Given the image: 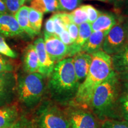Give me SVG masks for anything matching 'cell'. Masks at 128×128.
<instances>
[{"instance_id": "obj_1", "label": "cell", "mask_w": 128, "mask_h": 128, "mask_svg": "<svg viewBox=\"0 0 128 128\" xmlns=\"http://www.w3.org/2000/svg\"><path fill=\"white\" fill-rule=\"evenodd\" d=\"M48 78V88L53 100L62 106L72 104L80 85L74 68L72 58L55 64Z\"/></svg>"}, {"instance_id": "obj_2", "label": "cell", "mask_w": 128, "mask_h": 128, "mask_svg": "<svg viewBox=\"0 0 128 128\" xmlns=\"http://www.w3.org/2000/svg\"><path fill=\"white\" fill-rule=\"evenodd\" d=\"M92 62L86 79L80 85L72 105L89 108L94 90L114 71L111 56L103 50L92 54Z\"/></svg>"}, {"instance_id": "obj_3", "label": "cell", "mask_w": 128, "mask_h": 128, "mask_svg": "<svg viewBox=\"0 0 128 128\" xmlns=\"http://www.w3.org/2000/svg\"><path fill=\"white\" fill-rule=\"evenodd\" d=\"M119 75L114 71L96 88L92 94L89 108L99 120L119 119L118 102L120 95Z\"/></svg>"}, {"instance_id": "obj_4", "label": "cell", "mask_w": 128, "mask_h": 128, "mask_svg": "<svg viewBox=\"0 0 128 128\" xmlns=\"http://www.w3.org/2000/svg\"><path fill=\"white\" fill-rule=\"evenodd\" d=\"M44 77L39 72L21 76L17 81V92L20 103L32 109L40 103L46 88Z\"/></svg>"}, {"instance_id": "obj_5", "label": "cell", "mask_w": 128, "mask_h": 128, "mask_svg": "<svg viewBox=\"0 0 128 128\" xmlns=\"http://www.w3.org/2000/svg\"><path fill=\"white\" fill-rule=\"evenodd\" d=\"M34 124L38 128H71L65 112L48 102L39 107Z\"/></svg>"}, {"instance_id": "obj_6", "label": "cell", "mask_w": 128, "mask_h": 128, "mask_svg": "<svg viewBox=\"0 0 128 128\" xmlns=\"http://www.w3.org/2000/svg\"><path fill=\"white\" fill-rule=\"evenodd\" d=\"M65 112L71 128H100L98 119L88 108L72 105Z\"/></svg>"}, {"instance_id": "obj_7", "label": "cell", "mask_w": 128, "mask_h": 128, "mask_svg": "<svg viewBox=\"0 0 128 128\" xmlns=\"http://www.w3.org/2000/svg\"><path fill=\"white\" fill-rule=\"evenodd\" d=\"M128 44L123 21L119 20L106 36L102 46V50L112 56L119 52Z\"/></svg>"}, {"instance_id": "obj_8", "label": "cell", "mask_w": 128, "mask_h": 128, "mask_svg": "<svg viewBox=\"0 0 128 128\" xmlns=\"http://www.w3.org/2000/svg\"><path fill=\"white\" fill-rule=\"evenodd\" d=\"M44 40L46 52L55 64L71 56L70 46L64 44L56 34L44 35Z\"/></svg>"}, {"instance_id": "obj_9", "label": "cell", "mask_w": 128, "mask_h": 128, "mask_svg": "<svg viewBox=\"0 0 128 128\" xmlns=\"http://www.w3.org/2000/svg\"><path fill=\"white\" fill-rule=\"evenodd\" d=\"M17 80L12 72L0 73V107L10 104L16 92Z\"/></svg>"}, {"instance_id": "obj_10", "label": "cell", "mask_w": 128, "mask_h": 128, "mask_svg": "<svg viewBox=\"0 0 128 128\" xmlns=\"http://www.w3.org/2000/svg\"><path fill=\"white\" fill-rule=\"evenodd\" d=\"M39 60V73L44 77H49L54 70L55 63L50 60L46 52L44 40L39 38L36 39L33 44Z\"/></svg>"}, {"instance_id": "obj_11", "label": "cell", "mask_w": 128, "mask_h": 128, "mask_svg": "<svg viewBox=\"0 0 128 128\" xmlns=\"http://www.w3.org/2000/svg\"><path fill=\"white\" fill-rule=\"evenodd\" d=\"M24 33L14 15L0 12V34L6 37L21 36Z\"/></svg>"}, {"instance_id": "obj_12", "label": "cell", "mask_w": 128, "mask_h": 128, "mask_svg": "<svg viewBox=\"0 0 128 128\" xmlns=\"http://www.w3.org/2000/svg\"><path fill=\"white\" fill-rule=\"evenodd\" d=\"M92 55L80 52L72 58L74 68L78 81L81 84L86 79L92 62Z\"/></svg>"}, {"instance_id": "obj_13", "label": "cell", "mask_w": 128, "mask_h": 128, "mask_svg": "<svg viewBox=\"0 0 128 128\" xmlns=\"http://www.w3.org/2000/svg\"><path fill=\"white\" fill-rule=\"evenodd\" d=\"M110 30L104 32H92V34L81 48V52L92 55L102 50L104 40Z\"/></svg>"}, {"instance_id": "obj_14", "label": "cell", "mask_w": 128, "mask_h": 128, "mask_svg": "<svg viewBox=\"0 0 128 128\" xmlns=\"http://www.w3.org/2000/svg\"><path fill=\"white\" fill-rule=\"evenodd\" d=\"M18 119V110L16 105L0 107V128H12Z\"/></svg>"}, {"instance_id": "obj_15", "label": "cell", "mask_w": 128, "mask_h": 128, "mask_svg": "<svg viewBox=\"0 0 128 128\" xmlns=\"http://www.w3.org/2000/svg\"><path fill=\"white\" fill-rule=\"evenodd\" d=\"M24 70L28 74L39 72V64L38 55L33 44L26 48L23 57Z\"/></svg>"}, {"instance_id": "obj_16", "label": "cell", "mask_w": 128, "mask_h": 128, "mask_svg": "<svg viewBox=\"0 0 128 128\" xmlns=\"http://www.w3.org/2000/svg\"><path fill=\"white\" fill-rule=\"evenodd\" d=\"M118 20L116 16L111 12H101L95 22L92 24V32L108 31L116 24Z\"/></svg>"}, {"instance_id": "obj_17", "label": "cell", "mask_w": 128, "mask_h": 128, "mask_svg": "<svg viewBox=\"0 0 128 128\" xmlns=\"http://www.w3.org/2000/svg\"><path fill=\"white\" fill-rule=\"evenodd\" d=\"M79 32L77 39L71 45V56H74L77 53L81 52V48L86 41L92 33V24L88 22L83 23L78 26Z\"/></svg>"}, {"instance_id": "obj_18", "label": "cell", "mask_w": 128, "mask_h": 128, "mask_svg": "<svg viewBox=\"0 0 128 128\" xmlns=\"http://www.w3.org/2000/svg\"><path fill=\"white\" fill-rule=\"evenodd\" d=\"M113 70L119 75L128 72V44L118 54L112 56Z\"/></svg>"}, {"instance_id": "obj_19", "label": "cell", "mask_w": 128, "mask_h": 128, "mask_svg": "<svg viewBox=\"0 0 128 128\" xmlns=\"http://www.w3.org/2000/svg\"><path fill=\"white\" fill-rule=\"evenodd\" d=\"M30 7L26 6H23L16 12L14 17L18 22L19 26L24 32L27 33L28 36L33 38L36 36V33L32 29L30 25L28 20V12Z\"/></svg>"}, {"instance_id": "obj_20", "label": "cell", "mask_w": 128, "mask_h": 128, "mask_svg": "<svg viewBox=\"0 0 128 128\" xmlns=\"http://www.w3.org/2000/svg\"><path fill=\"white\" fill-rule=\"evenodd\" d=\"M30 7L43 14L58 12V0H32Z\"/></svg>"}, {"instance_id": "obj_21", "label": "cell", "mask_w": 128, "mask_h": 128, "mask_svg": "<svg viewBox=\"0 0 128 128\" xmlns=\"http://www.w3.org/2000/svg\"><path fill=\"white\" fill-rule=\"evenodd\" d=\"M44 14L30 7L28 12V20L30 25L32 29L34 30L36 34H39L42 26Z\"/></svg>"}, {"instance_id": "obj_22", "label": "cell", "mask_w": 128, "mask_h": 128, "mask_svg": "<svg viewBox=\"0 0 128 128\" xmlns=\"http://www.w3.org/2000/svg\"><path fill=\"white\" fill-rule=\"evenodd\" d=\"M118 113L120 120L128 122V93L124 92L118 99Z\"/></svg>"}, {"instance_id": "obj_23", "label": "cell", "mask_w": 128, "mask_h": 128, "mask_svg": "<svg viewBox=\"0 0 128 128\" xmlns=\"http://www.w3.org/2000/svg\"><path fill=\"white\" fill-rule=\"evenodd\" d=\"M82 0H58V12H71L79 7Z\"/></svg>"}, {"instance_id": "obj_24", "label": "cell", "mask_w": 128, "mask_h": 128, "mask_svg": "<svg viewBox=\"0 0 128 128\" xmlns=\"http://www.w3.org/2000/svg\"><path fill=\"white\" fill-rule=\"evenodd\" d=\"M70 14L72 21L76 25L79 26L83 23L88 22L87 14L81 6L76 8Z\"/></svg>"}, {"instance_id": "obj_25", "label": "cell", "mask_w": 128, "mask_h": 128, "mask_svg": "<svg viewBox=\"0 0 128 128\" xmlns=\"http://www.w3.org/2000/svg\"><path fill=\"white\" fill-rule=\"evenodd\" d=\"M100 128H128V122L118 119L105 120L102 122Z\"/></svg>"}, {"instance_id": "obj_26", "label": "cell", "mask_w": 128, "mask_h": 128, "mask_svg": "<svg viewBox=\"0 0 128 128\" xmlns=\"http://www.w3.org/2000/svg\"><path fill=\"white\" fill-rule=\"evenodd\" d=\"M0 54L11 58H16L17 56V53L10 47L6 42L4 36L1 34H0Z\"/></svg>"}, {"instance_id": "obj_27", "label": "cell", "mask_w": 128, "mask_h": 128, "mask_svg": "<svg viewBox=\"0 0 128 128\" xmlns=\"http://www.w3.org/2000/svg\"><path fill=\"white\" fill-rule=\"evenodd\" d=\"M10 14L14 15L27 0H2Z\"/></svg>"}, {"instance_id": "obj_28", "label": "cell", "mask_w": 128, "mask_h": 128, "mask_svg": "<svg viewBox=\"0 0 128 128\" xmlns=\"http://www.w3.org/2000/svg\"><path fill=\"white\" fill-rule=\"evenodd\" d=\"M81 7L87 14L88 23L90 24L94 23L98 18L101 12L100 11L96 9L92 5H83V6H81Z\"/></svg>"}, {"instance_id": "obj_29", "label": "cell", "mask_w": 128, "mask_h": 128, "mask_svg": "<svg viewBox=\"0 0 128 128\" xmlns=\"http://www.w3.org/2000/svg\"><path fill=\"white\" fill-rule=\"evenodd\" d=\"M14 65L8 57L0 54V73L12 72Z\"/></svg>"}, {"instance_id": "obj_30", "label": "cell", "mask_w": 128, "mask_h": 128, "mask_svg": "<svg viewBox=\"0 0 128 128\" xmlns=\"http://www.w3.org/2000/svg\"><path fill=\"white\" fill-rule=\"evenodd\" d=\"M53 20H54V30H55V34L56 36H59L65 30L64 23H62L61 19L60 18L59 12L54 14L52 16Z\"/></svg>"}, {"instance_id": "obj_31", "label": "cell", "mask_w": 128, "mask_h": 128, "mask_svg": "<svg viewBox=\"0 0 128 128\" xmlns=\"http://www.w3.org/2000/svg\"><path fill=\"white\" fill-rule=\"evenodd\" d=\"M12 128H38L34 123L28 118L22 116Z\"/></svg>"}, {"instance_id": "obj_32", "label": "cell", "mask_w": 128, "mask_h": 128, "mask_svg": "<svg viewBox=\"0 0 128 128\" xmlns=\"http://www.w3.org/2000/svg\"><path fill=\"white\" fill-rule=\"evenodd\" d=\"M67 31L68 32L71 39L74 42L76 40V39H77L78 36V32H79L78 26L76 25L75 23H72L68 26V28H67Z\"/></svg>"}, {"instance_id": "obj_33", "label": "cell", "mask_w": 128, "mask_h": 128, "mask_svg": "<svg viewBox=\"0 0 128 128\" xmlns=\"http://www.w3.org/2000/svg\"><path fill=\"white\" fill-rule=\"evenodd\" d=\"M55 34V30H54V20L52 17H51L49 19L46 20L45 25H44V35H52Z\"/></svg>"}, {"instance_id": "obj_34", "label": "cell", "mask_w": 128, "mask_h": 128, "mask_svg": "<svg viewBox=\"0 0 128 128\" xmlns=\"http://www.w3.org/2000/svg\"><path fill=\"white\" fill-rule=\"evenodd\" d=\"M59 14H60V18L61 19L62 23H64V27H65V29L67 30L68 26L71 23H73L72 21L70 14L68 13V12H59Z\"/></svg>"}, {"instance_id": "obj_35", "label": "cell", "mask_w": 128, "mask_h": 128, "mask_svg": "<svg viewBox=\"0 0 128 128\" xmlns=\"http://www.w3.org/2000/svg\"><path fill=\"white\" fill-rule=\"evenodd\" d=\"M58 37L60 38V40L67 46L71 45L74 43L73 40L71 39V37L70 36L68 32L66 30H64Z\"/></svg>"}, {"instance_id": "obj_36", "label": "cell", "mask_w": 128, "mask_h": 128, "mask_svg": "<svg viewBox=\"0 0 128 128\" xmlns=\"http://www.w3.org/2000/svg\"><path fill=\"white\" fill-rule=\"evenodd\" d=\"M125 0H113V6L116 12H121L122 8L124 6Z\"/></svg>"}, {"instance_id": "obj_37", "label": "cell", "mask_w": 128, "mask_h": 128, "mask_svg": "<svg viewBox=\"0 0 128 128\" xmlns=\"http://www.w3.org/2000/svg\"><path fill=\"white\" fill-rule=\"evenodd\" d=\"M120 12L124 16L128 17V0H125V2Z\"/></svg>"}, {"instance_id": "obj_38", "label": "cell", "mask_w": 128, "mask_h": 128, "mask_svg": "<svg viewBox=\"0 0 128 128\" xmlns=\"http://www.w3.org/2000/svg\"><path fill=\"white\" fill-rule=\"evenodd\" d=\"M0 12H8V11L6 7V4L3 2L2 0H0Z\"/></svg>"}, {"instance_id": "obj_39", "label": "cell", "mask_w": 128, "mask_h": 128, "mask_svg": "<svg viewBox=\"0 0 128 128\" xmlns=\"http://www.w3.org/2000/svg\"><path fill=\"white\" fill-rule=\"evenodd\" d=\"M123 25H124V28L125 31L126 38H127L128 42V18L126 19L125 21L123 22Z\"/></svg>"}, {"instance_id": "obj_40", "label": "cell", "mask_w": 128, "mask_h": 128, "mask_svg": "<svg viewBox=\"0 0 128 128\" xmlns=\"http://www.w3.org/2000/svg\"><path fill=\"white\" fill-rule=\"evenodd\" d=\"M120 79L124 81H128V72L119 75Z\"/></svg>"}, {"instance_id": "obj_41", "label": "cell", "mask_w": 128, "mask_h": 128, "mask_svg": "<svg viewBox=\"0 0 128 128\" xmlns=\"http://www.w3.org/2000/svg\"><path fill=\"white\" fill-rule=\"evenodd\" d=\"M123 87H124V92L128 93V81H124L123 84Z\"/></svg>"}, {"instance_id": "obj_42", "label": "cell", "mask_w": 128, "mask_h": 128, "mask_svg": "<svg viewBox=\"0 0 128 128\" xmlns=\"http://www.w3.org/2000/svg\"><path fill=\"white\" fill-rule=\"evenodd\" d=\"M94 1H102V2H106V0H94Z\"/></svg>"}, {"instance_id": "obj_43", "label": "cell", "mask_w": 128, "mask_h": 128, "mask_svg": "<svg viewBox=\"0 0 128 128\" xmlns=\"http://www.w3.org/2000/svg\"><path fill=\"white\" fill-rule=\"evenodd\" d=\"M106 2H112V1H113V0H106Z\"/></svg>"}, {"instance_id": "obj_44", "label": "cell", "mask_w": 128, "mask_h": 128, "mask_svg": "<svg viewBox=\"0 0 128 128\" xmlns=\"http://www.w3.org/2000/svg\"><path fill=\"white\" fill-rule=\"evenodd\" d=\"M27 1H32V0H27Z\"/></svg>"}]
</instances>
